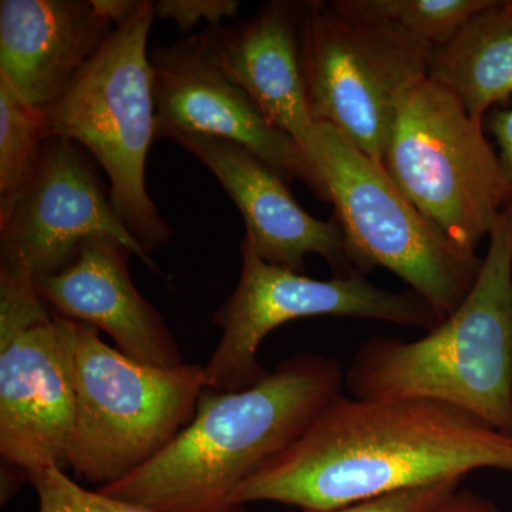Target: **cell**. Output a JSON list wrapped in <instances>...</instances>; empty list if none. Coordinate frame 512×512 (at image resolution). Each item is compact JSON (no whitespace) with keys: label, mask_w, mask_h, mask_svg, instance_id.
I'll return each instance as SVG.
<instances>
[{"label":"cell","mask_w":512,"mask_h":512,"mask_svg":"<svg viewBox=\"0 0 512 512\" xmlns=\"http://www.w3.org/2000/svg\"><path fill=\"white\" fill-rule=\"evenodd\" d=\"M494 468L512 473V437L433 400L339 394L232 495L241 510L278 503L326 511Z\"/></svg>","instance_id":"1"},{"label":"cell","mask_w":512,"mask_h":512,"mask_svg":"<svg viewBox=\"0 0 512 512\" xmlns=\"http://www.w3.org/2000/svg\"><path fill=\"white\" fill-rule=\"evenodd\" d=\"M343 383L338 360L306 353L241 392L205 389L170 446L97 490L154 512H245L232 504L239 485L295 443Z\"/></svg>","instance_id":"2"},{"label":"cell","mask_w":512,"mask_h":512,"mask_svg":"<svg viewBox=\"0 0 512 512\" xmlns=\"http://www.w3.org/2000/svg\"><path fill=\"white\" fill-rule=\"evenodd\" d=\"M488 238L476 284L440 325L357 349L345 375L352 397L433 400L512 437V204Z\"/></svg>","instance_id":"3"},{"label":"cell","mask_w":512,"mask_h":512,"mask_svg":"<svg viewBox=\"0 0 512 512\" xmlns=\"http://www.w3.org/2000/svg\"><path fill=\"white\" fill-rule=\"evenodd\" d=\"M76 392L67 468L90 484L117 483L146 466L194 419L204 366L157 367L131 359L99 329L53 315Z\"/></svg>","instance_id":"4"},{"label":"cell","mask_w":512,"mask_h":512,"mask_svg":"<svg viewBox=\"0 0 512 512\" xmlns=\"http://www.w3.org/2000/svg\"><path fill=\"white\" fill-rule=\"evenodd\" d=\"M154 3L143 0L79 79L45 110L47 137L86 148L109 177L111 205L147 255L170 242V225L147 191L146 165L156 143V99L147 50Z\"/></svg>","instance_id":"5"},{"label":"cell","mask_w":512,"mask_h":512,"mask_svg":"<svg viewBox=\"0 0 512 512\" xmlns=\"http://www.w3.org/2000/svg\"><path fill=\"white\" fill-rule=\"evenodd\" d=\"M315 164L357 274L387 269L446 319L476 284L483 259L431 224L377 163L318 124Z\"/></svg>","instance_id":"6"},{"label":"cell","mask_w":512,"mask_h":512,"mask_svg":"<svg viewBox=\"0 0 512 512\" xmlns=\"http://www.w3.org/2000/svg\"><path fill=\"white\" fill-rule=\"evenodd\" d=\"M433 49L348 0L303 2L299 53L313 120L383 164L403 93L429 73Z\"/></svg>","instance_id":"7"},{"label":"cell","mask_w":512,"mask_h":512,"mask_svg":"<svg viewBox=\"0 0 512 512\" xmlns=\"http://www.w3.org/2000/svg\"><path fill=\"white\" fill-rule=\"evenodd\" d=\"M383 167L407 200L467 251L490 237L507 207L498 153L483 124L429 76L397 104Z\"/></svg>","instance_id":"8"},{"label":"cell","mask_w":512,"mask_h":512,"mask_svg":"<svg viewBox=\"0 0 512 512\" xmlns=\"http://www.w3.org/2000/svg\"><path fill=\"white\" fill-rule=\"evenodd\" d=\"M241 259L237 288L212 315L222 335L204 370L207 389L215 392H241L265 377L259 348L272 330L292 320L332 316L426 330L443 322L416 293L380 288L365 275L313 279L268 264L245 235Z\"/></svg>","instance_id":"9"},{"label":"cell","mask_w":512,"mask_h":512,"mask_svg":"<svg viewBox=\"0 0 512 512\" xmlns=\"http://www.w3.org/2000/svg\"><path fill=\"white\" fill-rule=\"evenodd\" d=\"M93 237L119 239L158 271L114 211L89 154L72 140L47 137L28 180L0 208V269L33 281L59 274Z\"/></svg>","instance_id":"10"},{"label":"cell","mask_w":512,"mask_h":512,"mask_svg":"<svg viewBox=\"0 0 512 512\" xmlns=\"http://www.w3.org/2000/svg\"><path fill=\"white\" fill-rule=\"evenodd\" d=\"M156 141L201 134L232 141L268 164L286 184L301 181L329 202L318 168L288 134L276 130L234 80L205 52L198 35L150 52Z\"/></svg>","instance_id":"11"},{"label":"cell","mask_w":512,"mask_h":512,"mask_svg":"<svg viewBox=\"0 0 512 512\" xmlns=\"http://www.w3.org/2000/svg\"><path fill=\"white\" fill-rule=\"evenodd\" d=\"M76 392L55 319L0 339V457L18 477L66 470Z\"/></svg>","instance_id":"12"},{"label":"cell","mask_w":512,"mask_h":512,"mask_svg":"<svg viewBox=\"0 0 512 512\" xmlns=\"http://www.w3.org/2000/svg\"><path fill=\"white\" fill-rule=\"evenodd\" d=\"M171 140L220 181L244 218L245 237L265 262L305 274L306 256L313 254L328 262L333 276L357 274L336 218L323 221L308 214L261 158L222 138L178 134Z\"/></svg>","instance_id":"13"},{"label":"cell","mask_w":512,"mask_h":512,"mask_svg":"<svg viewBox=\"0 0 512 512\" xmlns=\"http://www.w3.org/2000/svg\"><path fill=\"white\" fill-rule=\"evenodd\" d=\"M131 256L119 239L89 238L69 268L36 279V291L53 315L103 330L131 359L157 367L184 365L180 345L163 315L131 279Z\"/></svg>","instance_id":"14"},{"label":"cell","mask_w":512,"mask_h":512,"mask_svg":"<svg viewBox=\"0 0 512 512\" xmlns=\"http://www.w3.org/2000/svg\"><path fill=\"white\" fill-rule=\"evenodd\" d=\"M302 9L303 2L275 0L244 22L205 29L198 39L266 121L288 134L316 167L318 124L306 96L299 53Z\"/></svg>","instance_id":"15"},{"label":"cell","mask_w":512,"mask_h":512,"mask_svg":"<svg viewBox=\"0 0 512 512\" xmlns=\"http://www.w3.org/2000/svg\"><path fill=\"white\" fill-rule=\"evenodd\" d=\"M114 30L93 0H2L0 79L28 106L45 111L79 79Z\"/></svg>","instance_id":"16"},{"label":"cell","mask_w":512,"mask_h":512,"mask_svg":"<svg viewBox=\"0 0 512 512\" xmlns=\"http://www.w3.org/2000/svg\"><path fill=\"white\" fill-rule=\"evenodd\" d=\"M427 76L484 126L490 111L512 99V0H493L453 39L433 49Z\"/></svg>","instance_id":"17"},{"label":"cell","mask_w":512,"mask_h":512,"mask_svg":"<svg viewBox=\"0 0 512 512\" xmlns=\"http://www.w3.org/2000/svg\"><path fill=\"white\" fill-rule=\"evenodd\" d=\"M430 49L443 46L493 0H348Z\"/></svg>","instance_id":"18"},{"label":"cell","mask_w":512,"mask_h":512,"mask_svg":"<svg viewBox=\"0 0 512 512\" xmlns=\"http://www.w3.org/2000/svg\"><path fill=\"white\" fill-rule=\"evenodd\" d=\"M46 138L45 111L28 106L0 79V208L28 180Z\"/></svg>","instance_id":"19"},{"label":"cell","mask_w":512,"mask_h":512,"mask_svg":"<svg viewBox=\"0 0 512 512\" xmlns=\"http://www.w3.org/2000/svg\"><path fill=\"white\" fill-rule=\"evenodd\" d=\"M28 481L39 500L37 512H154L99 490H86L57 466L30 474Z\"/></svg>","instance_id":"20"},{"label":"cell","mask_w":512,"mask_h":512,"mask_svg":"<svg viewBox=\"0 0 512 512\" xmlns=\"http://www.w3.org/2000/svg\"><path fill=\"white\" fill-rule=\"evenodd\" d=\"M52 319L32 278L0 269V339Z\"/></svg>","instance_id":"21"},{"label":"cell","mask_w":512,"mask_h":512,"mask_svg":"<svg viewBox=\"0 0 512 512\" xmlns=\"http://www.w3.org/2000/svg\"><path fill=\"white\" fill-rule=\"evenodd\" d=\"M463 478L404 488L326 511L296 512H433L460 488Z\"/></svg>","instance_id":"22"},{"label":"cell","mask_w":512,"mask_h":512,"mask_svg":"<svg viewBox=\"0 0 512 512\" xmlns=\"http://www.w3.org/2000/svg\"><path fill=\"white\" fill-rule=\"evenodd\" d=\"M239 8L238 0H160L154 3V15L171 20L185 33L201 22L208 28L221 26L222 20L237 18Z\"/></svg>","instance_id":"23"},{"label":"cell","mask_w":512,"mask_h":512,"mask_svg":"<svg viewBox=\"0 0 512 512\" xmlns=\"http://www.w3.org/2000/svg\"><path fill=\"white\" fill-rule=\"evenodd\" d=\"M484 130L494 137L497 144L507 205H510L512 204V107H498L490 111L484 121Z\"/></svg>","instance_id":"24"},{"label":"cell","mask_w":512,"mask_h":512,"mask_svg":"<svg viewBox=\"0 0 512 512\" xmlns=\"http://www.w3.org/2000/svg\"><path fill=\"white\" fill-rule=\"evenodd\" d=\"M433 512H503L495 507L493 503L480 497V495L471 493V491H461L460 488L448 497L443 504L439 505Z\"/></svg>","instance_id":"25"},{"label":"cell","mask_w":512,"mask_h":512,"mask_svg":"<svg viewBox=\"0 0 512 512\" xmlns=\"http://www.w3.org/2000/svg\"><path fill=\"white\" fill-rule=\"evenodd\" d=\"M94 8L114 25H120L137 9L140 0H93Z\"/></svg>","instance_id":"26"}]
</instances>
